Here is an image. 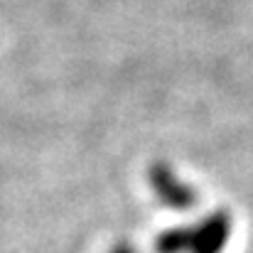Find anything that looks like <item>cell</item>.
<instances>
[{"label":"cell","mask_w":253,"mask_h":253,"mask_svg":"<svg viewBox=\"0 0 253 253\" xmlns=\"http://www.w3.org/2000/svg\"><path fill=\"white\" fill-rule=\"evenodd\" d=\"M231 216L226 211H214L197 226H192L189 251L187 253H221L231 236Z\"/></svg>","instance_id":"obj_1"},{"label":"cell","mask_w":253,"mask_h":253,"mask_svg":"<svg viewBox=\"0 0 253 253\" xmlns=\"http://www.w3.org/2000/svg\"><path fill=\"white\" fill-rule=\"evenodd\" d=\"M150 187L155 189L160 202H165L172 209H189L197 204V192L184 184L168 165H155L150 169Z\"/></svg>","instance_id":"obj_2"},{"label":"cell","mask_w":253,"mask_h":253,"mask_svg":"<svg viewBox=\"0 0 253 253\" xmlns=\"http://www.w3.org/2000/svg\"><path fill=\"white\" fill-rule=\"evenodd\" d=\"M189 236L192 231L184 226V229H169L163 231L155 241V251L158 253H187L189 251Z\"/></svg>","instance_id":"obj_3"},{"label":"cell","mask_w":253,"mask_h":253,"mask_svg":"<svg viewBox=\"0 0 253 253\" xmlns=\"http://www.w3.org/2000/svg\"><path fill=\"white\" fill-rule=\"evenodd\" d=\"M111 253H135V251H133L128 244H118V246H116V249H113Z\"/></svg>","instance_id":"obj_4"}]
</instances>
